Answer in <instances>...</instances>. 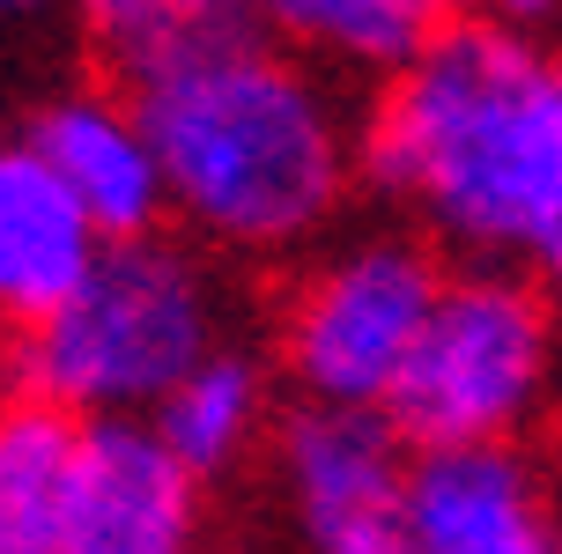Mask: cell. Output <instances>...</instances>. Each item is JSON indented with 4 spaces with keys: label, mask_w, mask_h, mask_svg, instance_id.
<instances>
[{
    "label": "cell",
    "mask_w": 562,
    "mask_h": 554,
    "mask_svg": "<svg viewBox=\"0 0 562 554\" xmlns=\"http://www.w3.org/2000/svg\"><path fill=\"white\" fill-rule=\"evenodd\" d=\"M170 215L245 259L318 237L356 185V126L326 75L245 23L178 30L126 59Z\"/></svg>",
    "instance_id": "cell-1"
},
{
    "label": "cell",
    "mask_w": 562,
    "mask_h": 554,
    "mask_svg": "<svg viewBox=\"0 0 562 554\" xmlns=\"http://www.w3.org/2000/svg\"><path fill=\"white\" fill-rule=\"evenodd\" d=\"M356 170L481 267L562 207V59L510 23H437L356 134Z\"/></svg>",
    "instance_id": "cell-2"
},
{
    "label": "cell",
    "mask_w": 562,
    "mask_h": 554,
    "mask_svg": "<svg viewBox=\"0 0 562 554\" xmlns=\"http://www.w3.org/2000/svg\"><path fill=\"white\" fill-rule=\"evenodd\" d=\"M207 348H223V281L178 237H119L30 332L15 377L75 421H148Z\"/></svg>",
    "instance_id": "cell-3"
},
{
    "label": "cell",
    "mask_w": 562,
    "mask_h": 554,
    "mask_svg": "<svg viewBox=\"0 0 562 554\" xmlns=\"http://www.w3.org/2000/svg\"><path fill=\"white\" fill-rule=\"evenodd\" d=\"M555 385V304L510 267L445 274L415 355L378 415L407 451L518 443Z\"/></svg>",
    "instance_id": "cell-4"
},
{
    "label": "cell",
    "mask_w": 562,
    "mask_h": 554,
    "mask_svg": "<svg viewBox=\"0 0 562 554\" xmlns=\"http://www.w3.org/2000/svg\"><path fill=\"white\" fill-rule=\"evenodd\" d=\"M437 289H445V267L407 237H363L334 251L289 296L281 370L296 377L311 407H385Z\"/></svg>",
    "instance_id": "cell-5"
},
{
    "label": "cell",
    "mask_w": 562,
    "mask_h": 554,
    "mask_svg": "<svg viewBox=\"0 0 562 554\" xmlns=\"http://www.w3.org/2000/svg\"><path fill=\"white\" fill-rule=\"evenodd\" d=\"M400 532L415 554H562V480L518 443L415 451Z\"/></svg>",
    "instance_id": "cell-6"
},
{
    "label": "cell",
    "mask_w": 562,
    "mask_h": 554,
    "mask_svg": "<svg viewBox=\"0 0 562 554\" xmlns=\"http://www.w3.org/2000/svg\"><path fill=\"white\" fill-rule=\"evenodd\" d=\"M200 540V480L148 421H82V466L59 554H193Z\"/></svg>",
    "instance_id": "cell-7"
},
{
    "label": "cell",
    "mask_w": 562,
    "mask_h": 554,
    "mask_svg": "<svg viewBox=\"0 0 562 554\" xmlns=\"http://www.w3.org/2000/svg\"><path fill=\"white\" fill-rule=\"evenodd\" d=\"M23 148L59 178V193L82 207L104 245L164 229L170 215L164 170H156V148H148L134 104L119 89H59L53 104L30 118Z\"/></svg>",
    "instance_id": "cell-8"
},
{
    "label": "cell",
    "mask_w": 562,
    "mask_h": 554,
    "mask_svg": "<svg viewBox=\"0 0 562 554\" xmlns=\"http://www.w3.org/2000/svg\"><path fill=\"white\" fill-rule=\"evenodd\" d=\"M281 488L304 540H334V532L400 518V488H407V443L378 407H296L281 421Z\"/></svg>",
    "instance_id": "cell-9"
},
{
    "label": "cell",
    "mask_w": 562,
    "mask_h": 554,
    "mask_svg": "<svg viewBox=\"0 0 562 554\" xmlns=\"http://www.w3.org/2000/svg\"><path fill=\"white\" fill-rule=\"evenodd\" d=\"M104 237L23 140L0 148V332H30L89 274Z\"/></svg>",
    "instance_id": "cell-10"
},
{
    "label": "cell",
    "mask_w": 562,
    "mask_h": 554,
    "mask_svg": "<svg viewBox=\"0 0 562 554\" xmlns=\"http://www.w3.org/2000/svg\"><path fill=\"white\" fill-rule=\"evenodd\" d=\"M82 466V421L53 399H0V554H59Z\"/></svg>",
    "instance_id": "cell-11"
},
{
    "label": "cell",
    "mask_w": 562,
    "mask_h": 554,
    "mask_svg": "<svg viewBox=\"0 0 562 554\" xmlns=\"http://www.w3.org/2000/svg\"><path fill=\"white\" fill-rule=\"evenodd\" d=\"M259 429H267V370L245 348H207V355L178 377V385L148 407V437L164 443L193 480H215L237 459H252Z\"/></svg>",
    "instance_id": "cell-12"
},
{
    "label": "cell",
    "mask_w": 562,
    "mask_h": 554,
    "mask_svg": "<svg viewBox=\"0 0 562 554\" xmlns=\"http://www.w3.org/2000/svg\"><path fill=\"white\" fill-rule=\"evenodd\" d=\"M267 23L311 59L393 75L429 45V30L445 23L429 0H259Z\"/></svg>",
    "instance_id": "cell-13"
},
{
    "label": "cell",
    "mask_w": 562,
    "mask_h": 554,
    "mask_svg": "<svg viewBox=\"0 0 562 554\" xmlns=\"http://www.w3.org/2000/svg\"><path fill=\"white\" fill-rule=\"evenodd\" d=\"M252 0H75V15L89 23V37H104L119 59H140L148 45H164L178 30L237 23Z\"/></svg>",
    "instance_id": "cell-14"
},
{
    "label": "cell",
    "mask_w": 562,
    "mask_h": 554,
    "mask_svg": "<svg viewBox=\"0 0 562 554\" xmlns=\"http://www.w3.org/2000/svg\"><path fill=\"white\" fill-rule=\"evenodd\" d=\"M526 267H533L526 281H533L540 296H548V304H562V207L548 215V229H540L533 245H526Z\"/></svg>",
    "instance_id": "cell-15"
},
{
    "label": "cell",
    "mask_w": 562,
    "mask_h": 554,
    "mask_svg": "<svg viewBox=\"0 0 562 554\" xmlns=\"http://www.w3.org/2000/svg\"><path fill=\"white\" fill-rule=\"evenodd\" d=\"M311 554H415V547H407L400 518H378V525H356V532H334V540H318Z\"/></svg>",
    "instance_id": "cell-16"
},
{
    "label": "cell",
    "mask_w": 562,
    "mask_h": 554,
    "mask_svg": "<svg viewBox=\"0 0 562 554\" xmlns=\"http://www.w3.org/2000/svg\"><path fill=\"white\" fill-rule=\"evenodd\" d=\"M481 8H496V23H510V30H533L555 15L562 0H481Z\"/></svg>",
    "instance_id": "cell-17"
},
{
    "label": "cell",
    "mask_w": 562,
    "mask_h": 554,
    "mask_svg": "<svg viewBox=\"0 0 562 554\" xmlns=\"http://www.w3.org/2000/svg\"><path fill=\"white\" fill-rule=\"evenodd\" d=\"M59 0H0V23H30V15H53Z\"/></svg>",
    "instance_id": "cell-18"
},
{
    "label": "cell",
    "mask_w": 562,
    "mask_h": 554,
    "mask_svg": "<svg viewBox=\"0 0 562 554\" xmlns=\"http://www.w3.org/2000/svg\"><path fill=\"white\" fill-rule=\"evenodd\" d=\"M437 15H459V8H481V0H429Z\"/></svg>",
    "instance_id": "cell-19"
}]
</instances>
